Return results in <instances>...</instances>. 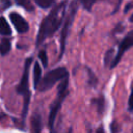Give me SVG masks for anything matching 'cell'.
<instances>
[{"label": "cell", "instance_id": "cell-1", "mask_svg": "<svg viewBox=\"0 0 133 133\" xmlns=\"http://www.w3.org/2000/svg\"><path fill=\"white\" fill-rule=\"evenodd\" d=\"M66 10V1H62L57 4L51 12L44 19L39 26V30L36 36V46H39L46 38L54 34L62 23Z\"/></svg>", "mask_w": 133, "mask_h": 133}, {"label": "cell", "instance_id": "cell-2", "mask_svg": "<svg viewBox=\"0 0 133 133\" xmlns=\"http://www.w3.org/2000/svg\"><path fill=\"white\" fill-rule=\"evenodd\" d=\"M68 84H69V79L68 77L61 80V83L58 86V94L57 97L55 99V101L53 102L51 108H50V114H49V128L52 131L53 130V125L56 118V115L60 109L61 103L63 102V100L65 99L66 95H68Z\"/></svg>", "mask_w": 133, "mask_h": 133}, {"label": "cell", "instance_id": "cell-3", "mask_svg": "<svg viewBox=\"0 0 133 133\" xmlns=\"http://www.w3.org/2000/svg\"><path fill=\"white\" fill-rule=\"evenodd\" d=\"M68 76H69V73L65 68L61 66V68L54 69V70L50 71L48 74H46V76L39 81L37 88H39L41 91H46V90L52 88L53 85L57 81L62 80V79L66 78Z\"/></svg>", "mask_w": 133, "mask_h": 133}, {"label": "cell", "instance_id": "cell-4", "mask_svg": "<svg viewBox=\"0 0 133 133\" xmlns=\"http://www.w3.org/2000/svg\"><path fill=\"white\" fill-rule=\"evenodd\" d=\"M133 47V30L129 31L126 36L124 37V39L121 42L119 46H118V50L116 52V54L114 55L113 59H112V62L110 64V68H114L118 64L119 60L122 59L123 55L125 54V52H127L130 48Z\"/></svg>", "mask_w": 133, "mask_h": 133}, {"label": "cell", "instance_id": "cell-5", "mask_svg": "<svg viewBox=\"0 0 133 133\" xmlns=\"http://www.w3.org/2000/svg\"><path fill=\"white\" fill-rule=\"evenodd\" d=\"M75 12H76V6H75V3H73V5L71 7V11H70V14H69V16L66 18V21L64 23V26H63L62 31H61V34H60V55H59V58H61V56L64 53L65 43H66V36H68V33H69L70 26L73 23V19L75 17Z\"/></svg>", "mask_w": 133, "mask_h": 133}, {"label": "cell", "instance_id": "cell-6", "mask_svg": "<svg viewBox=\"0 0 133 133\" xmlns=\"http://www.w3.org/2000/svg\"><path fill=\"white\" fill-rule=\"evenodd\" d=\"M9 19H10L11 23L14 24V26L17 29L18 32L24 33V32H27L28 31L29 25H28V23L25 21V19L22 16H20L17 12H11L9 15Z\"/></svg>", "mask_w": 133, "mask_h": 133}, {"label": "cell", "instance_id": "cell-7", "mask_svg": "<svg viewBox=\"0 0 133 133\" xmlns=\"http://www.w3.org/2000/svg\"><path fill=\"white\" fill-rule=\"evenodd\" d=\"M31 61H32L31 58H27L26 59L24 72H23V75H22L20 84L18 85V88H17V90H18L19 94H26L27 91H29L28 90V73H29V66H30Z\"/></svg>", "mask_w": 133, "mask_h": 133}, {"label": "cell", "instance_id": "cell-8", "mask_svg": "<svg viewBox=\"0 0 133 133\" xmlns=\"http://www.w3.org/2000/svg\"><path fill=\"white\" fill-rule=\"evenodd\" d=\"M42 79V68L38 62H34L33 65V87L36 89Z\"/></svg>", "mask_w": 133, "mask_h": 133}, {"label": "cell", "instance_id": "cell-9", "mask_svg": "<svg viewBox=\"0 0 133 133\" xmlns=\"http://www.w3.org/2000/svg\"><path fill=\"white\" fill-rule=\"evenodd\" d=\"M31 126L33 133H41L42 130V118L38 113H34L31 117Z\"/></svg>", "mask_w": 133, "mask_h": 133}, {"label": "cell", "instance_id": "cell-10", "mask_svg": "<svg viewBox=\"0 0 133 133\" xmlns=\"http://www.w3.org/2000/svg\"><path fill=\"white\" fill-rule=\"evenodd\" d=\"M0 33L2 35H10L11 34V29L5 18L0 17Z\"/></svg>", "mask_w": 133, "mask_h": 133}, {"label": "cell", "instance_id": "cell-11", "mask_svg": "<svg viewBox=\"0 0 133 133\" xmlns=\"http://www.w3.org/2000/svg\"><path fill=\"white\" fill-rule=\"evenodd\" d=\"M10 48H11V44L7 38H4V39L1 41V43H0V53L2 55L7 54L10 51Z\"/></svg>", "mask_w": 133, "mask_h": 133}, {"label": "cell", "instance_id": "cell-12", "mask_svg": "<svg viewBox=\"0 0 133 133\" xmlns=\"http://www.w3.org/2000/svg\"><path fill=\"white\" fill-rule=\"evenodd\" d=\"M24 106H23V116L25 117L28 111V106H29V101H30V92L27 91L26 94H24Z\"/></svg>", "mask_w": 133, "mask_h": 133}, {"label": "cell", "instance_id": "cell-13", "mask_svg": "<svg viewBox=\"0 0 133 133\" xmlns=\"http://www.w3.org/2000/svg\"><path fill=\"white\" fill-rule=\"evenodd\" d=\"M95 105H97L98 106V111H99V113H102L103 112V110H104V104H105V102H104V99L102 98V97H100V98H98L97 100H92L91 101Z\"/></svg>", "mask_w": 133, "mask_h": 133}, {"label": "cell", "instance_id": "cell-14", "mask_svg": "<svg viewBox=\"0 0 133 133\" xmlns=\"http://www.w3.org/2000/svg\"><path fill=\"white\" fill-rule=\"evenodd\" d=\"M17 1V3L19 4V5H21V6H23L25 9H27V10H33V6H32V4H31V1L30 0H16Z\"/></svg>", "mask_w": 133, "mask_h": 133}, {"label": "cell", "instance_id": "cell-15", "mask_svg": "<svg viewBox=\"0 0 133 133\" xmlns=\"http://www.w3.org/2000/svg\"><path fill=\"white\" fill-rule=\"evenodd\" d=\"M34 2L42 8H48L53 4L54 0H34Z\"/></svg>", "mask_w": 133, "mask_h": 133}, {"label": "cell", "instance_id": "cell-16", "mask_svg": "<svg viewBox=\"0 0 133 133\" xmlns=\"http://www.w3.org/2000/svg\"><path fill=\"white\" fill-rule=\"evenodd\" d=\"M97 2V0H81V3L83 5V7L86 9V10H91L94 4Z\"/></svg>", "mask_w": 133, "mask_h": 133}, {"label": "cell", "instance_id": "cell-17", "mask_svg": "<svg viewBox=\"0 0 133 133\" xmlns=\"http://www.w3.org/2000/svg\"><path fill=\"white\" fill-rule=\"evenodd\" d=\"M38 58H39V60L42 61L43 65L46 68V66L48 65V57H47V53H46L45 50H42V51L39 52V54H38Z\"/></svg>", "mask_w": 133, "mask_h": 133}, {"label": "cell", "instance_id": "cell-18", "mask_svg": "<svg viewBox=\"0 0 133 133\" xmlns=\"http://www.w3.org/2000/svg\"><path fill=\"white\" fill-rule=\"evenodd\" d=\"M128 109L129 111H133V88L131 90V94H130V97H129V101H128Z\"/></svg>", "mask_w": 133, "mask_h": 133}, {"label": "cell", "instance_id": "cell-19", "mask_svg": "<svg viewBox=\"0 0 133 133\" xmlns=\"http://www.w3.org/2000/svg\"><path fill=\"white\" fill-rule=\"evenodd\" d=\"M112 50H109V51H107V53H106V55H105V64L106 65H108V63H110V62H112V59H111V54H112Z\"/></svg>", "mask_w": 133, "mask_h": 133}, {"label": "cell", "instance_id": "cell-20", "mask_svg": "<svg viewBox=\"0 0 133 133\" xmlns=\"http://www.w3.org/2000/svg\"><path fill=\"white\" fill-rule=\"evenodd\" d=\"M1 2H2V4H3L4 7H8L10 5V1L9 0H1Z\"/></svg>", "mask_w": 133, "mask_h": 133}, {"label": "cell", "instance_id": "cell-21", "mask_svg": "<svg viewBox=\"0 0 133 133\" xmlns=\"http://www.w3.org/2000/svg\"><path fill=\"white\" fill-rule=\"evenodd\" d=\"M132 5H133V4H132V3H129V5H128V6H127V7H126V8H125V12H126V11H128V10H129V9H130V7H131V6H132Z\"/></svg>", "mask_w": 133, "mask_h": 133}, {"label": "cell", "instance_id": "cell-22", "mask_svg": "<svg viewBox=\"0 0 133 133\" xmlns=\"http://www.w3.org/2000/svg\"><path fill=\"white\" fill-rule=\"evenodd\" d=\"M96 133H105V132H104L103 128H99V129L97 130V132H96Z\"/></svg>", "mask_w": 133, "mask_h": 133}, {"label": "cell", "instance_id": "cell-23", "mask_svg": "<svg viewBox=\"0 0 133 133\" xmlns=\"http://www.w3.org/2000/svg\"><path fill=\"white\" fill-rule=\"evenodd\" d=\"M129 20H130V22H133V14L130 16V18H129Z\"/></svg>", "mask_w": 133, "mask_h": 133}]
</instances>
